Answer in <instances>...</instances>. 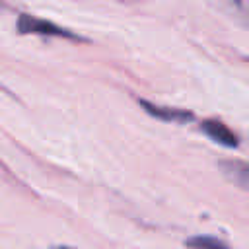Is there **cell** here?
<instances>
[{
    "label": "cell",
    "instance_id": "1",
    "mask_svg": "<svg viewBox=\"0 0 249 249\" xmlns=\"http://www.w3.org/2000/svg\"><path fill=\"white\" fill-rule=\"evenodd\" d=\"M16 29L19 35H43V37H60V39H72V41H86L84 37L76 35L74 31L56 25L54 21H49L45 18H35L31 14H19L16 19Z\"/></svg>",
    "mask_w": 249,
    "mask_h": 249
},
{
    "label": "cell",
    "instance_id": "2",
    "mask_svg": "<svg viewBox=\"0 0 249 249\" xmlns=\"http://www.w3.org/2000/svg\"><path fill=\"white\" fill-rule=\"evenodd\" d=\"M140 107L154 119L165 121V123H189L195 121V113L189 109H179V107H165V105H156L148 99H138Z\"/></svg>",
    "mask_w": 249,
    "mask_h": 249
},
{
    "label": "cell",
    "instance_id": "3",
    "mask_svg": "<svg viewBox=\"0 0 249 249\" xmlns=\"http://www.w3.org/2000/svg\"><path fill=\"white\" fill-rule=\"evenodd\" d=\"M200 130H202L210 140H214L216 144H220V146H224V148H237V146H239L237 134H235L228 124H224V123L218 121V119H204V121L200 123Z\"/></svg>",
    "mask_w": 249,
    "mask_h": 249
},
{
    "label": "cell",
    "instance_id": "4",
    "mask_svg": "<svg viewBox=\"0 0 249 249\" xmlns=\"http://www.w3.org/2000/svg\"><path fill=\"white\" fill-rule=\"evenodd\" d=\"M218 169L230 183H233L243 191H249V161L226 158L218 161Z\"/></svg>",
    "mask_w": 249,
    "mask_h": 249
},
{
    "label": "cell",
    "instance_id": "5",
    "mask_svg": "<svg viewBox=\"0 0 249 249\" xmlns=\"http://www.w3.org/2000/svg\"><path fill=\"white\" fill-rule=\"evenodd\" d=\"M189 249H230L222 239L212 235H193L185 241Z\"/></svg>",
    "mask_w": 249,
    "mask_h": 249
},
{
    "label": "cell",
    "instance_id": "6",
    "mask_svg": "<svg viewBox=\"0 0 249 249\" xmlns=\"http://www.w3.org/2000/svg\"><path fill=\"white\" fill-rule=\"evenodd\" d=\"M49 249H76V247H70V245H53Z\"/></svg>",
    "mask_w": 249,
    "mask_h": 249
}]
</instances>
